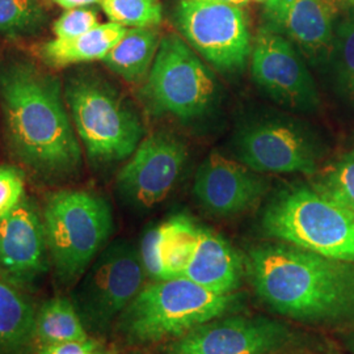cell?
I'll use <instances>...</instances> for the list:
<instances>
[{
    "mask_svg": "<svg viewBox=\"0 0 354 354\" xmlns=\"http://www.w3.org/2000/svg\"><path fill=\"white\" fill-rule=\"evenodd\" d=\"M245 273L260 301L304 326H354V264L289 243L251 247Z\"/></svg>",
    "mask_w": 354,
    "mask_h": 354,
    "instance_id": "obj_1",
    "label": "cell"
},
{
    "mask_svg": "<svg viewBox=\"0 0 354 354\" xmlns=\"http://www.w3.org/2000/svg\"><path fill=\"white\" fill-rule=\"evenodd\" d=\"M0 104L16 158L48 178L74 175L82 149L67 113L61 83L26 59L0 66Z\"/></svg>",
    "mask_w": 354,
    "mask_h": 354,
    "instance_id": "obj_2",
    "label": "cell"
},
{
    "mask_svg": "<svg viewBox=\"0 0 354 354\" xmlns=\"http://www.w3.org/2000/svg\"><path fill=\"white\" fill-rule=\"evenodd\" d=\"M241 292L218 294L188 279H158L146 283L114 323L127 346L174 342L205 323L238 311Z\"/></svg>",
    "mask_w": 354,
    "mask_h": 354,
    "instance_id": "obj_3",
    "label": "cell"
},
{
    "mask_svg": "<svg viewBox=\"0 0 354 354\" xmlns=\"http://www.w3.org/2000/svg\"><path fill=\"white\" fill-rule=\"evenodd\" d=\"M42 221L55 279L74 288L112 234L111 205L87 190H59L48 198Z\"/></svg>",
    "mask_w": 354,
    "mask_h": 354,
    "instance_id": "obj_4",
    "label": "cell"
},
{
    "mask_svg": "<svg viewBox=\"0 0 354 354\" xmlns=\"http://www.w3.org/2000/svg\"><path fill=\"white\" fill-rule=\"evenodd\" d=\"M268 236L354 264V215L314 187L279 190L261 216Z\"/></svg>",
    "mask_w": 354,
    "mask_h": 354,
    "instance_id": "obj_5",
    "label": "cell"
},
{
    "mask_svg": "<svg viewBox=\"0 0 354 354\" xmlns=\"http://www.w3.org/2000/svg\"><path fill=\"white\" fill-rule=\"evenodd\" d=\"M64 99L92 162L105 165L124 160L140 146L145 133L140 115L100 76L88 73L70 76Z\"/></svg>",
    "mask_w": 354,
    "mask_h": 354,
    "instance_id": "obj_6",
    "label": "cell"
},
{
    "mask_svg": "<svg viewBox=\"0 0 354 354\" xmlns=\"http://www.w3.org/2000/svg\"><path fill=\"white\" fill-rule=\"evenodd\" d=\"M165 354H336L326 339L277 317L228 314L169 342Z\"/></svg>",
    "mask_w": 354,
    "mask_h": 354,
    "instance_id": "obj_7",
    "label": "cell"
},
{
    "mask_svg": "<svg viewBox=\"0 0 354 354\" xmlns=\"http://www.w3.org/2000/svg\"><path fill=\"white\" fill-rule=\"evenodd\" d=\"M142 96L152 113L190 121L214 108L218 83L188 42L167 35L160 39Z\"/></svg>",
    "mask_w": 354,
    "mask_h": 354,
    "instance_id": "obj_8",
    "label": "cell"
},
{
    "mask_svg": "<svg viewBox=\"0 0 354 354\" xmlns=\"http://www.w3.org/2000/svg\"><path fill=\"white\" fill-rule=\"evenodd\" d=\"M140 248L127 241L106 245L73 288L71 301L88 333L102 336L146 285Z\"/></svg>",
    "mask_w": 354,
    "mask_h": 354,
    "instance_id": "obj_9",
    "label": "cell"
},
{
    "mask_svg": "<svg viewBox=\"0 0 354 354\" xmlns=\"http://www.w3.org/2000/svg\"><path fill=\"white\" fill-rule=\"evenodd\" d=\"M175 20L190 46L216 70L235 74L252 51L247 13L225 0H177Z\"/></svg>",
    "mask_w": 354,
    "mask_h": 354,
    "instance_id": "obj_10",
    "label": "cell"
},
{
    "mask_svg": "<svg viewBox=\"0 0 354 354\" xmlns=\"http://www.w3.org/2000/svg\"><path fill=\"white\" fill-rule=\"evenodd\" d=\"M251 71L254 83L279 105L298 112L319 108L317 84L302 53L268 26H261L253 41Z\"/></svg>",
    "mask_w": 354,
    "mask_h": 354,
    "instance_id": "obj_11",
    "label": "cell"
},
{
    "mask_svg": "<svg viewBox=\"0 0 354 354\" xmlns=\"http://www.w3.org/2000/svg\"><path fill=\"white\" fill-rule=\"evenodd\" d=\"M187 158V146L175 134L163 130L152 133L142 140L117 176L121 198L138 210L165 201L176 187Z\"/></svg>",
    "mask_w": 354,
    "mask_h": 354,
    "instance_id": "obj_12",
    "label": "cell"
},
{
    "mask_svg": "<svg viewBox=\"0 0 354 354\" xmlns=\"http://www.w3.org/2000/svg\"><path fill=\"white\" fill-rule=\"evenodd\" d=\"M236 150L241 163L257 174L313 175L320 156L317 142L304 127L279 120L245 127Z\"/></svg>",
    "mask_w": 354,
    "mask_h": 354,
    "instance_id": "obj_13",
    "label": "cell"
},
{
    "mask_svg": "<svg viewBox=\"0 0 354 354\" xmlns=\"http://www.w3.org/2000/svg\"><path fill=\"white\" fill-rule=\"evenodd\" d=\"M49 248L37 206L26 198L0 219V279L32 290L49 270Z\"/></svg>",
    "mask_w": 354,
    "mask_h": 354,
    "instance_id": "obj_14",
    "label": "cell"
},
{
    "mask_svg": "<svg viewBox=\"0 0 354 354\" xmlns=\"http://www.w3.org/2000/svg\"><path fill=\"white\" fill-rule=\"evenodd\" d=\"M268 190L266 178L250 167L212 152L198 167L193 193L205 212L232 216L251 210Z\"/></svg>",
    "mask_w": 354,
    "mask_h": 354,
    "instance_id": "obj_15",
    "label": "cell"
},
{
    "mask_svg": "<svg viewBox=\"0 0 354 354\" xmlns=\"http://www.w3.org/2000/svg\"><path fill=\"white\" fill-rule=\"evenodd\" d=\"M330 0H266L264 26L288 38L314 64L332 54L335 17Z\"/></svg>",
    "mask_w": 354,
    "mask_h": 354,
    "instance_id": "obj_16",
    "label": "cell"
},
{
    "mask_svg": "<svg viewBox=\"0 0 354 354\" xmlns=\"http://www.w3.org/2000/svg\"><path fill=\"white\" fill-rule=\"evenodd\" d=\"M200 226L178 214L149 228L140 241V253L147 279H181L194 254Z\"/></svg>",
    "mask_w": 354,
    "mask_h": 354,
    "instance_id": "obj_17",
    "label": "cell"
},
{
    "mask_svg": "<svg viewBox=\"0 0 354 354\" xmlns=\"http://www.w3.org/2000/svg\"><path fill=\"white\" fill-rule=\"evenodd\" d=\"M245 264L238 251L223 236L200 226L198 243L184 279L218 294L236 292Z\"/></svg>",
    "mask_w": 354,
    "mask_h": 354,
    "instance_id": "obj_18",
    "label": "cell"
},
{
    "mask_svg": "<svg viewBox=\"0 0 354 354\" xmlns=\"http://www.w3.org/2000/svg\"><path fill=\"white\" fill-rule=\"evenodd\" d=\"M127 32V28L112 21L99 24L82 36L46 42L41 48V58L50 67L102 61Z\"/></svg>",
    "mask_w": 354,
    "mask_h": 354,
    "instance_id": "obj_19",
    "label": "cell"
},
{
    "mask_svg": "<svg viewBox=\"0 0 354 354\" xmlns=\"http://www.w3.org/2000/svg\"><path fill=\"white\" fill-rule=\"evenodd\" d=\"M36 315L19 289L0 279V352L26 353L37 342Z\"/></svg>",
    "mask_w": 354,
    "mask_h": 354,
    "instance_id": "obj_20",
    "label": "cell"
},
{
    "mask_svg": "<svg viewBox=\"0 0 354 354\" xmlns=\"http://www.w3.org/2000/svg\"><path fill=\"white\" fill-rule=\"evenodd\" d=\"M160 39L153 28H130L102 62L127 82H140L151 70Z\"/></svg>",
    "mask_w": 354,
    "mask_h": 354,
    "instance_id": "obj_21",
    "label": "cell"
},
{
    "mask_svg": "<svg viewBox=\"0 0 354 354\" xmlns=\"http://www.w3.org/2000/svg\"><path fill=\"white\" fill-rule=\"evenodd\" d=\"M88 337L89 333L71 299L55 297L39 307L36 315V339L41 346Z\"/></svg>",
    "mask_w": 354,
    "mask_h": 354,
    "instance_id": "obj_22",
    "label": "cell"
},
{
    "mask_svg": "<svg viewBox=\"0 0 354 354\" xmlns=\"http://www.w3.org/2000/svg\"><path fill=\"white\" fill-rule=\"evenodd\" d=\"M48 21L41 0H0V33L11 38L37 33Z\"/></svg>",
    "mask_w": 354,
    "mask_h": 354,
    "instance_id": "obj_23",
    "label": "cell"
},
{
    "mask_svg": "<svg viewBox=\"0 0 354 354\" xmlns=\"http://www.w3.org/2000/svg\"><path fill=\"white\" fill-rule=\"evenodd\" d=\"M311 187L354 215V151L342 155Z\"/></svg>",
    "mask_w": 354,
    "mask_h": 354,
    "instance_id": "obj_24",
    "label": "cell"
},
{
    "mask_svg": "<svg viewBox=\"0 0 354 354\" xmlns=\"http://www.w3.org/2000/svg\"><path fill=\"white\" fill-rule=\"evenodd\" d=\"M100 4L112 23L125 28H153L163 20L159 0H102Z\"/></svg>",
    "mask_w": 354,
    "mask_h": 354,
    "instance_id": "obj_25",
    "label": "cell"
},
{
    "mask_svg": "<svg viewBox=\"0 0 354 354\" xmlns=\"http://www.w3.org/2000/svg\"><path fill=\"white\" fill-rule=\"evenodd\" d=\"M330 57L342 88L354 100V7L345 10V15L335 24V36Z\"/></svg>",
    "mask_w": 354,
    "mask_h": 354,
    "instance_id": "obj_26",
    "label": "cell"
},
{
    "mask_svg": "<svg viewBox=\"0 0 354 354\" xmlns=\"http://www.w3.org/2000/svg\"><path fill=\"white\" fill-rule=\"evenodd\" d=\"M26 177L15 167H0V219L11 214L24 200Z\"/></svg>",
    "mask_w": 354,
    "mask_h": 354,
    "instance_id": "obj_27",
    "label": "cell"
},
{
    "mask_svg": "<svg viewBox=\"0 0 354 354\" xmlns=\"http://www.w3.org/2000/svg\"><path fill=\"white\" fill-rule=\"evenodd\" d=\"M99 26L97 12L89 8H73L66 12L54 23L53 32L55 37L61 39L77 37Z\"/></svg>",
    "mask_w": 354,
    "mask_h": 354,
    "instance_id": "obj_28",
    "label": "cell"
},
{
    "mask_svg": "<svg viewBox=\"0 0 354 354\" xmlns=\"http://www.w3.org/2000/svg\"><path fill=\"white\" fill-rule=\"evenodd\" d=\"M38 354H111L93 337L79 342H61L41 346Z\"/></svg>",
    "mask_w": 354,
    "mask_h": 354,
    "instance_id": "obj_29",
    "label": "cell"
},
{
    "mask_svg": "<svg viewBox=\"0 0 354 354\" xmlns=\"http://www.w3.org/2000/svg\"><path fill=\"white\" fill-rule=\"evenodd\" d=\"M55 4L62 7L64 10H73V8H83L92 4H100L102 0H53Z\"/></svg>",
    "mask_w": 354,
    "mask_h": 354,
    "instance_id": "obj_30",
    "label": "cell"
},
{
    "mask_svg": "<svg viewBox=\"0 0 354 354\" xmlns=\"http://www.w3.org/2000/svg\"><path fill=\"white\" fill-rule=\"evenodd\" d=\"M344 342H345V346L348 348V351L354 354V327L345 335Z\"/></svg>",
    "mask_w": 354,
    "mask_h": 354,
    "instance_id": "obj_31",
    "label": "cell"
},
{
    "mask_svg": "<svg viewBox=\"0 0 354 354\" xmlns=\"http://www.w3.org/2000/svg\"><path fill=\"white\" fill-rule=\"evenodd\" d=\"M225 1H227V3H231V4H235V6H245L250 0H225Z\"/></svg>",
    "mask_w": 354,
    "mask_h": 354,
    "instance_id": "obj_32",
    "label": "cell"
},
{
    "mask_svg": "<svg viewBox=\"0 0 354 354\" xmlns=\"http://www.w3.org/2000/svg\"><path fill=\"white\" fill-rule=\"evenodd\" d=\"M254 1H266V0H254Z\"/></svg>",
    "mask_w": 354,
    "mask_h": 354,
    "instance_id": "obj_33",
    "label": "cell"
}]
</instances>
